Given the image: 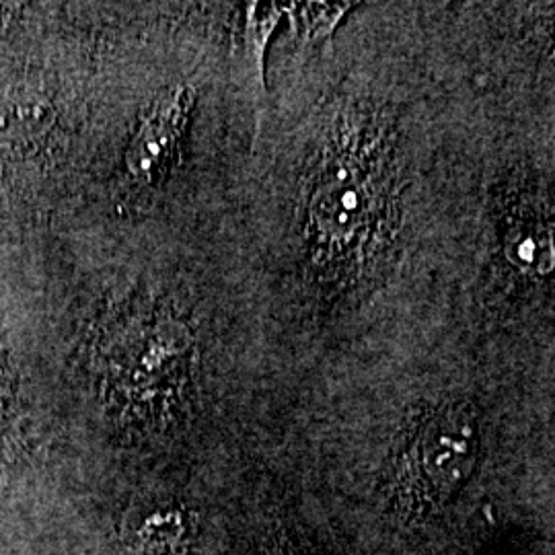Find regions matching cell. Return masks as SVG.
<instances>
[{
  "mask_svg": "<svg viewBox=\"0 0 555 555\" xmlns=\"http://www.w3.org/2000/svg\"><path fill=\"white\" fill-rule=\"evenodd\" d=\"M350 9H352L350 2L284 4V13L291 15L295 29H298L300 38L305 41L330 40Z\"/></svg>",
  "mask_w": 555,
  "mask_h": 555,
  "instance_id": "cell-6",
  "label": "cell"
},
{
  "mask_svg": "<svg viewBox=\"0 0 555 555\" xmlns=\"http://www.w3.org/2000/svg\"><path fill=\"white\" fill-rule=\"evenodd\" d=\"M284 17V4H259L254 2L247 7V23H245V46L249 59L256 62L258 77H263V59L268 40L272 38L278 23Z\"/></svg>",
  "mask_w": 555,
  "mask_h": 555,
  "instance_id": "cell-7",
  "label": "cell"
},
{
  "mask_svg": "<svg viewBox=\"0 0 555 555\" xmlns=\"http://www.w3.org/2000/svg\"><path fill=\"white\" fill-rule=\"evenodd\" d=\"M366 142L344 144L330 153L315 181L309 224L315 259L354 278L364 259L369 266L375 235H385L389 194L385 160L369 155Z\"/></svg>",
  "mask_w": 555,
  "mask_h": 555,
  "instance_id": "cell-2",
  "label": "cell"
},
{
  "mask_svg": "<svg viewBox=\"0 0 555 555\" xmlns=\"http://www.w3.org/2000/svg\"><path fill=\"white\" fill-rule=\"evenodd\" d=\"M192 101V91L178 87L153 105L126 155V165L134 181L153 183L167 169L185 130Z\"/></svg>",
  "mask_w": 555,
  "mask_h": 555,
  "instance_id": "cell-3",
  "label": "cell"
},
{
  "mask_svg": "<svg viewBox=\"0 0 555 555\" xmlns=\"http://www.w3.org/2000/svg\"><path fill=\"white\" fill-rule=\"evenodd\" d=\"M261 555H307L297 543L286 535L284 531H278L270 539H266L263 547H261Z\"/></svg>",
  "mask_w": 555,
  "mask_h": 555,
  "instance_id": "cell-8",
  "label": "cell"
},
{
  "mask_svg": "<svg viewBox=\"0 0 555 555\" xmlns=\"http://www.w3.org/2000/svg\"><path fill=\"white\" fill-rule=\"evenodd\" d=\"M481 424L474 403L444 399L410 428L391 476L389 496L405 522H426L453 504L476 472Z\"/></svg>",
  "mask_w": 555,
  "mask_h": 555,
  "instance_id": "cell-1",
  "label": "cell"
},
{
  "mask_svg": "<svg viewBox=\"0 0 555 555\" xmlns=\"http://www.w3.org/2000/svg\"><path fill=\"white\" fill-rule=\"evenodd\" d=\"M506 258L520 274L545 278L554 270V229L543 217H525L506 233Z\"/></svg>",
  "mask_w": 555,
  "mask_h": 555,
  "instance_id": "cell-4",
  "label": "cell"
},
{
  "mask_svg": "<svg viewBox=\"0 0 555 555\" xmlns=\"http://www.w3.org/2000/svg\"><path fill=\"white\" fill-rule=\"evenodd\" d=\"M50 124V105L23 91L0 93V151L36 139Z\"/></svg>",
  "mask_w": 555,
  "mask_h": 555,
  "instance_id": "cell-5",
  "label": "cell"
}]
</instances>
